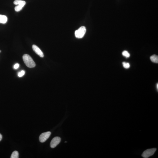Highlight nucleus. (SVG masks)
I'll return each mask as SVG.
<instances>
[{
  "label": "nucleus",
  "instance_id": "17",
  "mask_svg": "<svg viewBox=\"0 0 158 158\" xmlns=\"http://www.w3.org/2000/svg\"><path fill=\"white\" fill-rule=\"evenodd\" d=\"M156 87H157V89L158 91V83H157V85H156Z\"/></svg>",
  "mask_w": 158,
  "mask_h": 158
},
{
  "label": "nucleus",
  "instance_id": "16",
  "mask_svg": "<svg viewBox=\"0 0 158 158\" xmlns=\"http://www.w3.org/2000/svg\"><path fill=\"white\" fill-rule=\"evenodd\" d=\"M2 139V136L1 135V134L0 133V141H1V139Z\"/></svg>",
  "mask_w": 158,
  "mask_h": 158
},
{
  "label": "nucleus",
  "instance_id": "18",
  "mask_svg": "<svg viewBox=\"0 0 158 158\" xmlns=\"http://www.w3.org/2000/svg\"><path fill=\"white\" fill-rule=\"evenodd\" d=\"M0 52H1V51H0Z\"/></svg>",
  "mask_w": 158,
  "mask_h": 158
},
{
  "label": "nucleus",
  "instance_id": "2",
  "mask_svg": "<svg viewBox=\"0 0 158 158\" xmlns=\"http://www.w3.org/2000/svg\"><path fill=\"white\" fill-rule=\"evenodd\" d=\"M86 32V29L84 26H81L75 31V35L77 38L83 37Z\"/></svg>",
  "mask_w": 158,
  "mask_h": 158
},
{
  "label": "nucleus",
  "instance_id": "4",
  "mask_svg": "<svg viewBox=\"0 0 158 158\" xmlns=\"http://www.w3.org/2000/svg\"><path fill=\"white\" fill-rule=\"evenodd\" d=\"M51 134V132H50L42 133L39 137V141L40 142H44L49 138Z\"/></svg>",
  "mask_w": 158,
  "mask_h": 158
},
{
  "label": "nucleus",
  "instance_id": "10",
  "mask_svg": "<svg viewBox=\"0 0 158 158\" xmlns=\"http://www.w3.org/2000/svg\"><path fill=\"white\" fill-rule=\"evenodd\" d=\"M19 154L17 151H14L12 153L11 156V158H18Z\"/></svg>",
  "mask_w": 158,
  "mask_h": 158
},
{
  "label": "nucleus",
  "instance_id": "6",
  "mask_svg": "<svg viewBox=\"0 0 158 158\" xmlns=\"http://www.w3.org/2000/svg\"><path fill=\"white\" fill-rule=\"evenodd\" d=\"M32 48H33V51L36 53L40 57H44V54H43L42 52L36 45H33L32 46Z\"/></svg>",
  "mask_w": 158,
  "mask_h": 158
},
{
  "label": "nucleus",
  "instance_id": "7",
  "mask_svg": "<svg viewBox=\"0 0 158 158\" xmlns=\"http://www.w3.org/2000/svg\"><path fill=\"white\" fill-rule=\"evenodd\" d=\"M14 4L16 5H20L24 6L26 4V1L22 0H15L14 2Z\"/></svg>",
  "mask_w": 158,
  "mask_h": 158
},
{
  "label": "nucleus",
  "instance_id": "1",
  "mask_svg": "<svg viewBox=\"0 0 158 158\" xmlns=\"http://www.w3.org/2000/svg\"><path fill=\"white\" fill-rule=\"evenodd\" d=\"M23 59L27 67L31 68L35 67V64L34 61L29 55L26 54H24L23 56Z\"/></svg>",
  "mask_w": 158,
  "mask_h": 158
},
{
  "label": "nucleus",
  "instance_id": "3",
  "mask_svg": "<svg viewBox=\"0 0 158 158\" xmlns=\"http://www.w3.org/2000/svg\"><path fill=\"white\" fill-rule=\"evenodd\" d=\"M157 150L156 148L148 149L143 152L142 156L144 158H148L152 156L154 154Z\"/></svg>",
  "mask_w": 158,
  "mask_h": 158
},
{
  "label": "nucleus",
  "instance_id": "13",
  "mask_svg": "<svg viewBox=\"0 0 158 158\" xmlns=\"http://www.w3.org/2000/svg\"><path fill=\"white\" fill-rule=\"evenodd\" d=\"M123 66L125 68L127 69L129 68L130 67V65L129 63L124 62L122 63Z\"/></svg>",
  "mask_w": 158,
  "mask_h": 158
},
{
  "label": "nucleus",
  "instance_id": "5",
  "mask_svg": "<svg viewBox=\"0 0 158 158\" xmlns=\"http://www.w3.org/2000/svg\"><path fill=\"white\" fill-rule=\"evenodd\" d=\"M61 138L59 137H55L53 138L50 143V146L51 148H55L59 144L61 141Z\"/></svg>",
  "mask_w": 158,
  "mask_h": 158
},
{
  "label": "nucleus",
  "instance_id": "8",
  "mask_svg": "<svg viewBox=\"0 0 158 158\" xmlns=\"http://www.w3.org/2000/svg\"><path fill=\"white\" fill-rule=\"evenodd\" d=\"M7 21V18L6 16L0 14V23L4 24Z\"/></svg>",
  "mask_w": 158,
  "mask_h": 158
},
{
  "label": "nucleus",
  "instance_id": "9",
  "mask_svg": "<svg viewBox=\"0 0 158 158\" xmlns=\"http://www.w3.org/2000/svg\"><path fill=\"white\" fill-rule=\"evenodd\" d=\"M150 59L152 62L158 63V56L156 54H154L151 56L150 57Z\"/></svg>",
  "mask_w": 158,
  "mask_h": 158
},
{
  "label": "nucleus",
  "instance_id": "11",
  "mask_svg": "<svg viewBox=\"0 0 158 158\" xmlns=\"http://www.w3.org/2000/svg\"><path fill=\"white\" fill-rule=\"evenodd\" d=\"M122 54L124 57L126 58H129L130 57V54L128 51H124L122 53Z\"/></svg>",
  "mask_w": 158,
  "mask_h": 158
},
{
  "label": "nucleus",
  "instance_id": "14",
  "mask_svg": "<svg viewBox=\"0 0 158 158\" xmlns=\"http://www.w3.org/2000/svg\"><path fill=\"white\" fill-rule=\"evenodd\" d=\"M25 71L22 70L21 71V72H19L18 73V76L19 77H22L25 75Z\"/></svg>",
  "mask_w": 158,
  "mask_h": 158
},
{
  "label": "nucleus",
  "instance_id": "12",
  "mask_svg": "<svg viewBox=\"0 0 158 158\" xmlns=\"http://www.w3.org/2000/svg\"><path fill=\"white\" fill-rule=\"evenodd\" d=\"M23 7L24 6L22 5H18L16 6L15 7V10L17 12H19V11L21 10Z\"/></svg>",
  "mask_w": 158,
  "mask_h": 158
},
{
  "label": "nucleus",
  "instance_id": "15",
  "mask_svg": "<svg viewBox=\"0 0 158 158\" xmlns=\"http://www.w3.org/2000/svg\"><path fill=\"white\" fill-rule=\"evenodd\" d=\"M19 67V64H18L17 63L15 64L14 65V69H17Z\"/></svg>",
  "mask_w": 158,
  "mask_h": 158
}]
</instances>
